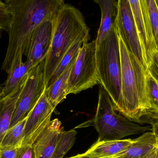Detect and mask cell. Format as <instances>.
Listing matches in <instances>:
<instances>
[{
  "mask_svg": "<svg viewBox=\"0 0 158 158\" xmlns=\"http://www.w3.org/2000/svg\"><path fill=\"white\" fill-rule=\"evenodd\" d=\"M134 139L97 141L84 153L88 158H107L127 149Z\"/></svg>",
  "mask_w": 158,
  "mask_h": 158,
  "instance_id": "cell-15",
  "label": "cell"
},
{
  "mask_svg": "<svg viewBox=\"0 0 158 158\" xmlns=\"http://www.w3.org/2000/svg\"><path fill=\"white\" fill-rule=\"evenodd\" d=\"M52 38L45 58L44 74L46 85L62 58L71 45L83 37L90 38V29L81 11L65 4L53 21Z\"/></svg>",
  "mask_w": 158,
  "mask_h": 158,
  "instance_id": "cell-3",
  "label": "cell"
},
{
  "mask_svg": "<svg viewBox=\"0 0 158 158\" xmlns=\"http://www.w3.org/2000/svg\"><path fill=\"white\" fill-rule=\"evenodd\" d=\"M93 123L98 134L97 141H99L120 140L126 136L144 133L152 130L151 126H142L118 114L110 97L101 85Z\"/></svg>",
  "mask_w": 158,
  "mask_h": 158,
  "instance_id": "cell-5",
  "label": "cell"
},
{
  "mask_svg": "<svg viewBox=\"0 0 158 158\" xmlns=\"http://www.w3.org/2000/svg\"><path fill=\"white\" fill-rule=\"evenodd\" d=\"M73 65L64 71L53 83L45 90L47 99L54 109H55L58 104L65 99L67 96L69 95V78Z\"/></svg>",
  "mask_w": 158,
  "mask_h": 158,
  "instance_id": "cell-17",
  "label": "cell"
},
{
  "mask_svg": "<svg viewBox=\"0 0 158 158\" xmlns=\"http://www.w3.org/2000/svg\"><path fill=\"white\" fill-rule=\"evenodd\" d=\"M90 38L83 37L76 41L65 54L58 64L46 85V89L50 87L56 79L67 69L75 64L80 49L84 43L88 42Z\"/></svg>",
  "mask_w": 158,
  "mask_h": 158,
  "instance_id": "cell-18",
  "label": "cell"
},
{
  "mask_svg": "<svg viewBox=\"0 0 158 158\" xmlns=\"http://www.w3.org/2000/svg\"><path fill=\"white\" fill-rule=\"evenodd\" d=\"M121 64V110L120 113L141 123L149 106L147 89V70L126 47L119 36Z\"/></svg>",
  "mask_w": 158,
  "mask_h": 158,
  "instance_id": "cell-2",
  "label": "cell"
},
{
  "mask_svg": "<svg viewBox=\"0 0 158 158\" xmlns=\"http://www.w3.org/2000/svg\"><path fill=\"white\" fill-rule=\"evenodd\" d=\"M115 26L127 49L133 54L146 70L147 64L134 17L128 0H118Z\"/></svg>",
  "mask_w": 158,
  "mask_h": 158,
  "instance_id": "cell-8",
  "label": "cell"
},
{
  "mask_svg": "<svg viewBox=\"0 0 158 158\" xmlns=\"http://www.w3.org/2000/svg\"><path fill=\"white\" fill-rule=\"evenodd\" d=\"M33 67L26 61L16 67L9 74L4 86L0 92V99L9 95L21 83Z\"/></svg>",
  "mask_w": 158,
  "mask_h": 158,
  "instance_id": "cell-19",
  "label": "cell"
},
{
  "mask_svg": "<svg viewBox=\"0 0 158 158\" xmlns=\"http://www.w3.org/2000/svg\"><path fill=\"white\" fill-rule=\"evenodd\" d=\"M54 110L48 101L45 91L38 103L28 114L22 147L32 145L49 126Z\"/></svg>",
  "mask_w": 158,
  "mask_h": 158,
  "instance_id": "cell-9",
  "label": "cell"
},
{
  "mask_svg": "<svg viewBox=\"0 0 158 158\" xmlns=\"http://www.w3.org/2000/svg\"><path fill=\"white\" fill-rule=\"evenodd\" d=\"M98 5L101 13L100 26L96 38L97 48L105 40L110 31L115 25L118 12L117 0H94Z\"/></svg>",
  "mask_w": 158,
  "mask_h": 158,
  "instance_id": "cell-13",
  "label": "cell"
},
{
  "mask_svg": "<svg viewBox=\"0 0 158 158\" xmlns=\"http://www.w3.org/2000/svg\"><path fill=\"white\" fill-rule=\"evenodd\" d=\"M96 52L95 40L83 44L69 75L68 94H78L99 83Z\"/></svg>",
  "mask_w": 158,
  "mask_h": 158,
  "instance_id": "cell-6",
  "label": "cell"
},
{
  "mask_svg": "<svg viewBox=\"0 0 158 158\" xmlns=\"http://www.w3.org/2000/svg\"><path fill=\"white\" fill-rule=\"evenodd\" d=\"M27 76L11 94L5 98L0 99V147L6 133L10 127L11 120Z\"/></svg>",
  "mask_w": 158,
  "mask_h": 158,
  "instance_id": "cell-14",
  "label": "cell"
},
{
  "mask_svg": "<svg viewBox=\"0 0 158 158\" xmlns=\"http://www.w3.org/2000/svg\"><path fill=\"white\" fill-rule=\"evenodd\" d=\"M156 137L152 131L144 133L124 151L107 158H143L155 146Z\"/></svg>",
  "mask_w": 158,
  "mask_h": 158,
  "instance_id": "cell-16",
  "label": "cell"
},
{
  "mask_svg": "<svg viewBox=\"0 0 158 158\" xmlns=\"http://www.w3.org/2000/svg\"><path fill=\"white\" fill-rule=\"evenodd\" d=\"M131 9L147 67L152 60L153 53L156 51L152 31L144 8L142 0H128Z\"/></svg>",
  "mask_w": 158,
  "mask_h": 158,
  "instance_id": "cell-11",
  "label": "cell"
},
{
  "mask_svg": "<svg viewBox=\"0 0 158 158\" xmlns=\"http://www.w3.org/2000/svg\"><path fill=\"white\" fill-rule=\"evenodd\" d=\"M147 70L158 84V52L156 51L153 53L152 60Z\"/></svg>",
  "mask_w": 158,
  "mask_h": 158,
  "instance_id": "cell-26",
  "label": "cell"
},
{
  "mask_svg": "<svg viewBox=\"0 0 158 158\" xmlns=\"http://www.w3.org/2000/svg\"><path fill=\"white\" fill-rule=\"evenodd\" d=\"M97 66L100 85L108 94L115 110H121V64L119 35L115 25L97 48Z\"/></svg>",
  "mask_w": 158,
  "mask_h": 158,
  "instance_id": "cell-4",
  "label": "cell"
},
{
  "mask_svg": "<svg viewBox=\"0 0 158 158\" xmlns=\"http://www.w3.org/2000/svg\"><path fill=\"white\" fill-rule=\"evenodd\" d=\"M88 158L85 156V155L84 153L82 154H79V155H77V156H74L70 157L69 158Z\"/></svg>",
  "mask_w": 158,
  "mask_h": 158,
  "instance_id": "cell-30",
  "label": "cell"
},
{
  "mask_svg": "<svg viewBox=\"0 0 158 158\" xmlns=\"http://www.w3.org/2000/svg\"><path fill=\"white\" fill-rule=\"evenodd\" d=\"M11 15L8 44L2 69L7 74L27 56L31 35L43 22L53 21L64 0H5Z\"/></svg>",
  "mask_w": 158,
  "mask_h": 158,
  "instance_id": "cell-1",
  "label": "cell"
},
{
  "mask_svg": "<svg viewBox=\"0 0 158 158\" xmlns=\"http://www.w3.org/2000/svg\"><path fill=\"white\" fill-rule=\"evenodd\" d=\"M45 59L29 72L19 97L9 128L26 118L38 103L46 88Z\"/></svg>",
  "mask_w": 158,
  "mask_h": 158,
  "instance_id": "cell-7",
  "label": "cell"
},
{
  "mask_svg": "<svg viewBox=\"0 0 158 158\" xmlns=\"http://www.w3.org/2000/svg\"><path fill=\"white\" fill-rule=\"evenodd\" d=\"M53 21L43 22L34 30L31 35L26 61L33 67L45 59L49 53L52 38Z\"/></svg>",
  "mask_w": 158,
  "mask_h": 158,
  "instance_id": "cell-10",
  "label": "cell"
},
{
  "mask_svg": "<svg viewBox=\"0 0 158 158\" xmlns=\"http://www.w3.org/2000/svg\"><path fill=\"white\" fill-rule=\"evenodd\" d=\"M11 22V15L5 3L0 0V27L8 31Z\"/></svg>",
  "mask_w": 158,
  "mask_h": 158,
  "instance_id": "cell-24",
  "label": "cell"
},
{
  "mask_svg": "<svg viewBox=\"0 0 158 158\" xmlns=\"http://www.w3.org/2000/svg\"><path fill=\"white\" fill-rule=\"evenodd\" d=\"M158 52V7L155 0H142Z\"/></svg>",
  "mask_w": 158,
  "mask_h": 158,
  "instance_id": "cell-22",
  "label": "cell"
},
{
  "mask_svg": "<svg viewBox=\"0 0 158 158\" xmlns=\"http://www.w3.org/2000/svg\"><path fill=\"white\" fill-rule=\"evenodd\" d=\"M77 134V131L74 129L69 131L61 130L57 136L55 150L52 158H64L74 145Z\"/></svg>",
  "mask_w": 158,
  "mask_h": 158,
  "instance_id": "cell-21",
  "label": "cell"
},
{
  "mask_svg": "<svg viewBox=\"0 0 158 158\" xmlns=\"http://www.w3.org/2000/svg\"><path fill=\"white\" fill-rule=\"evenodd\" d=\"M143 158H158V145L155 146Z\"/></svg>",
  "mask_w": 158,
  "mask_h": 158,
  "instance_id": "cell-29",
  "label": "cell"
},
{
  "mask_svg": "<svg viewBox=\"0 0 158 158\" xmlns=\"http://www.w3.org/2000/svg\"><path fill=\"white\" fill-rule=\"evenodd\" d=\"M147 89L149 109L147 112L158 114V84L147 70Z\"/></svg>",
  "mask_w": 158,
  "mask_h": 158,
  "instance_id": "cell-23",
  "label": "cell"
},
{
  "mask_svg": "<svg viewBox=\"0 0 158 158\" xmlns=\"http://www.w3.org/2000/svg\"><path fill=\"white\" fill-rule=\"evenodd\" d=\"M27 116L13 127L9 128L2 141L0 148H19L22 147L24 129Z\"/></svg>",
  "mask_w": 158,
  "mask_h": 158,
  "instance_id": "cell-20",
  "label": "cell"
},
{
  "mask_svg": "<svg viewBox=\"0 0 158 158\" xmlns=\"http://www.w3.org/2000/svg\"><path fill=\"white\" fill-rule=\"evenodd\" d=\"M61 122L57 118L51 121L49 126L32 144L36 158H52L55 150Z\"/></svg>",
  "mask_w": 158,
  "mask_h": 158,
  "instance_id": "cell-12",
  "label": "cell"
},
{
  "mask_svg": "<svg viewBox=\"0 0 158 158\" xmlns=\"http://www.w3.org/2000/svg\"><path fill=\"white\" fill-rule=\"evenodd\" d=\"M2 28L0 27V33H1V31H2Z\"/></svg>",
  "mask_w": 158,
  "mask_h": 158,
  "instance_id": "cell-32",
  "label": "cell"
},
{
  "mask_svg": "<svg viewBox=\"0 0 158 158\" xmlns=\"http://www.w3.org/2000/svg\"><path fill=\"white\" fill-rule=\"evenodd\" d=\"M155 1H156V3L158 7V0H155Z\"/></svg>",
  "mask_w": 158,
  "mask_h": 158,
  "instance_id": "cell-31",
  "label": "cell"
},
{
  "mask_svg": "<svg viewBox=\"0 0 158 158\" xmlns=\"http://www.w3.org/2000/svg\"><path fill=\"white\" fill-rule=\"evenodd\" d=\"M17 158H36L32 145H27L19 148Z\"/></svg>",
  "mask_w": 158,
  "mask_h": 158,
  "instance_id": "cell-27",
  "label": "cell"
},
{
  "mask_svg": "<svg viewBox=\"0 0 158 158\" xmlns=\"http://www.w3.org/2000/svg\"><path fill=\"white\" fill-rule=\"evenodd\" d=\"M18 148H0V158H17L18 155Z\"/></svg>",
  "mask_w": 158,
  "mask_h": 158,
  "instance_id": "cell-28",
  "label": "cell"
},
{
  "mask_svg": "<svg viewBox=\"0 0 158 158\" xmlns=\"http://www.w3.org/2000/svg\"><path fill=\"white\" fill-rule=\"evenodd\" d=\"M147 123L151 125L152 130L158 145V114L148 113L143 117L141 119V123Z\"/></svg>",
  "mask_w": 158,
  "mask_h": 158,
  "instance_id": "cell-25",
  "label": "cell"
}]
</instances>
